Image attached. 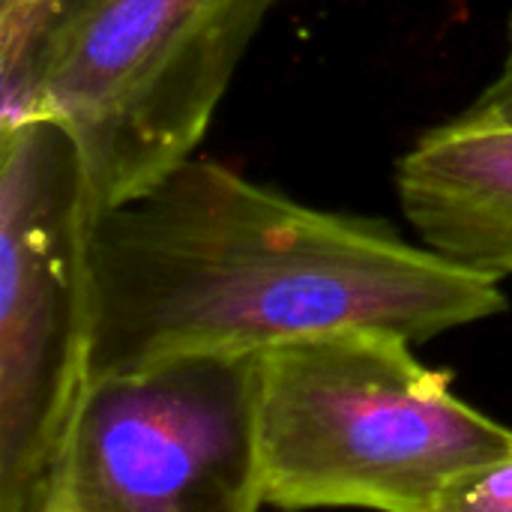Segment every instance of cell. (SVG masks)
I'll return each instance as SVG.
<instances>
[{
    "mask_svg": "<svg viewBox=\"0 0 512 512\" xmlns=\"http://www.w3.org/2000/svg\"><path fill=\"white\" fill-rule=\"evenodd\" d=\"M252 357H177L93 378L54 512H261Z\"/></svg>",
    "mask_w": 512,
    "mask_h": 512,
    "instance_id": "5b68a950",
    "label": "cell"
},
{
    "mask_svg": "<svg viewBox=\"0 0 512 512\" xmlns=\"http://www.w3.org/2000/svg\"><path fill=\"white\" fill-rule=\"evenodd\" d=\"M429 512H512V447L453 480Z\"/></svg>",
    "mask_w": 512,
    "mask_h": 512,
    "instance_id": "ba28073f",
    "label": "cell"
},
{
    "mask_svg": "<svg viewBox=\"0 0 512 512\" xmlns=\"http://www.w3.org/2000/svg\"><path fill=\"white\" fill-rule=\"evenodd\" d=\"M93 0H0V126L42 114L45 72Z\"/></svg>",
    "mask_w": 512,
    "mask_h": 512,
    "instance_id": "52a82bcc",
    "label": "cell"
},
{
    "mask_svg": "<svg viewBox=\"0 0 512 512\" xmlns=\"http://www.w3.org/2000/svg\"><path fill=\"white\" fill-rule=\"evenodd\" d=\"M90 189L51 117L0 126V512H54L90 384Z\"/></svg>",
    "mask_w": 512,
    "mask_h": 512,
    "instance_id": "3957f363",
    "label": "cell"
},
{
    "mask_svg": "<svg viewBox=\"0 0 512 512\" xmlns=\"http://www.w3.org/2000/svg\"><path fill=\"white\" fill-rule=\"evenodd\" d=\"M396 192L423 246L498 282L512 276V123L465 111L429 129L399 159Z\"/></svg>",
    "mask_w": 512,
    "mask_h": 512,
    "instance_id": "8992f818",
    "label": "cell"
},
{
    "mask_svg": "<svg viewBox=\"0 0 512 512\" xmlns=\"http://www.w3.org/2000/svg\"><path fill=\"white\" fill-rule=\"evenodd\" d=\"M501 312L498 279L390 222L300 204L210 159L90 222V381L354 327L420 345Z\"/></svg>",
    "mask_w": 512,
    "mask_h": 512,
    "instance_id": "6da1fadb",
    "label": "cell"
},
{
    "mask_svg": "<svg viewBox=\"0 0 512 512\" xmlns=\"http://www.w3.org/2000/svg\"><path fill=\"white\" fill-rule=\"evenodd\" d=\"M276 0H93L60 42L42 114L81 156L93 213L192 159Z\"/></svg>",
    "mask_w": 512,
    "mask_h": 512,
    "instance_id": "277c9868",
    "label": "cell"
},
{
    "mask_svg": "<svg viewBox=\"0 0 512 512\" xmlns=\"http://www.w3.org/2000/svg\"><path fill=\"white\" fill-rule=\"evenodd\" d=\"M468 114L495 120V123H512V15L507 18V33H504V60L498 75L480 90V96L471 102Z\"/></svg>",
    "mask_w": 512,
    "mask_h": 512,
    "instance_id": "9c48e42d",
    "label": "cell"
},
{
    "mask_svg": "<svg viewBox=\"0 0 512 512\" xmlns=\"http://www.w3.org/2000/svg\"><path fill=\"white\" fill-rule=\"evenodd\" d=\"M264 504L282 512H429L512 429L453 393V375L387 330H333L258 354Z\"/></svg>",
    "mask_w": 512,
    "mask_h": 512,
    "instance_id": "7a4b0ae2",
    "label": "cell"
}]
</instances>
